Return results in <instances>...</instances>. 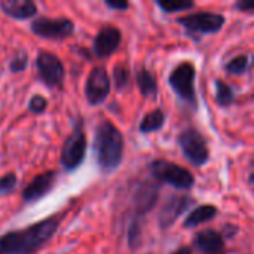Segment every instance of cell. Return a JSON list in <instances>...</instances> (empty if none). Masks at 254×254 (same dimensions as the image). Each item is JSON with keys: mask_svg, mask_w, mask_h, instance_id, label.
Segmentation results:
<instances>
[{"mask_svg": "<svg viewBox=\"0 0 254 254\" xmlns=\"http://www.w3.org/2000/svg\"><path fill=\"white\" fill-rule=\"evenodd\" d=\"M64 214H54L25 229L10 231L0 237V254H36L55 235Z\"/></svg>", "mask_w": 254, "mask_h": 254, "instance_id": "6da1fadb", "label": "cell"}, {"mask_svg": "<svg viewBox=\"0 0 254 254\" xmlns=\"http://www.w3.org/2000/svg\"><path fill=\"white\" fill-rule=\"evenodd\" d=\"M94 149L101 171L104 173L115 171L122 162V156H124L122 132L110 121H101L95 131Z\"/></svg>", "mask_w": 254, "mask_h": 254, "instance_id": "7a4b0ae2", "label": "cell"}, {"mask_svg": "<svg viewBox=\"0 0 254 254\" xmlns=\"http://www.w3.org/2000/svg\"><path fill=\"white\" fill-rule=\"evenodd\" d=\"M150 173L155 180L168 183L177 189H190L193 186V176L189 170L164 159L153 161L150 164Z\"/></svg>", "mask_w": 254, "mask_h": 254, "instance_id": "3957f363", "label": "cell"}, {"mask_svg": "<svg viewBox=\"0 0 254 254\" xmlns=\"http://www.w3.org/2000/svg\"><path fill=\"white\" fill-rule=\"evenodd\" d=\"M86 153V135L80 127H76L73 132L65 138L61 149V165L67 171H74L85 159Z\"/></svg>", "mask_w": 254, "mask_h": 254, "instance_id": "277c9868", "label": "cell"}, {"mask_svg": "<svg viewBox=\"0 0 254 254\" xmlns=\"http://www.w3.org/2000/svg\"><path fill=\"white\" fill-rule=\"evenodd\" d=\"M39 77L48 88H58L63 85L65 77V68L61 60L52 52L40 51L36 58Z\"/></svg>", "mask_w": 254, "mask_h": 254, "instance_id": "5b68a950", "label": "cell"}, {"mask_svg": "<svg viewBox=\"0 0 254 254\" xmlns=\"http://www.w3.org/2000/svg\"><path fill=\"white\" fill-rule=\"evenodd\" d=\"M31 31L43 39L63 40L73 34L74 24L67 18H39L31 22Z\"/></svg>", "mask_w": 254, "mask_h": 254, "instance_id": "8992f818", "label": "cell"}, {"mask_svg": "<svg viewBox=\"0 0 254 254\" xmlns=\"http://www.w3.org/2000/svg\"><path fill=\"white\" fill-rule=\"evenodd\" d=\"M179 143H180V147H182L185 156L195 167H201L208 161L210 152L207 147V141L196 129L183 131L179 137Z\"/></svg>", "mask_w": 254, "mask_h": 254, "instance_id": "52a82bcc", "label": "cell"}, {"mask_svg": "<svg viewBox=\"0 0 254 254\" xmlns=\"http://www.w3.org/2000/svg\"><path fill=\"white\" fill-rule=\"evenodd\" d=\"M110 77L104 67H94L85 83V97L91 106L101 104L110 92Z\"/></svg>", "mask_w": 254, "mask_h": 254, "instance_id": "ba28073f", "label": "cell"}, {"mask_svg": "<svg viewBox=\"0 0 254 254\" xmlns=\"http://www.w3.org/2000/svg\"><path fill=\"white\" fill-rule=\"evenodd\" d=\"M193 79H195V67L190 63H182L171 73L170 85L183 100L193 103L195 101Z\"/></svg>", "mask_w": 254, "mask_h": 254, "instance_id": "9c48e42d", "label": "cell"}, {"mask_svg": "<svg viewBox=\"0 0 254 254\" xmlns=\"http://www.w3.org/2000/svg\"><path fill=\"white\" fill-rule=\"evenodd\" d=\"M179 22L193 33H217L225 24V18L213 12H199L179 18Z\"/></svg>", "mask_w": 254, "mask_h": 254, "instance_id": "30bf717a", "label": "cell"}, {"mask_svg": "<svg viewBox=\"0 0 254 254\" xmlns=\"http://www.w3.org/2000/svg\"><path fill=\"white\" fill-rule=\"evenodd\" d=\"M57 182V173L54 170L45 171L42 174H37L24 189L22 199L25 202H36L45 195H48Z\"/></svg>", "mask_w": 254, "mask_h": 254, "instance_id": "8fae6325", "label": "cell"}, {"mask_svg": "<svg viewBox=\"0 0 254 254\" xmlns=\"http://www.w3.org/2000/svg\"><path fill=\"white\" fill-rule=\"evenodd\" d=\"M121 39H122V36H121L119 28H116L113 25L103 27L98 31V34H97V37L94 40V52H95V55L100 57V58L112 55L118 49V46L121 45Z\"/></svg>", "mask_w": 254, "mask_h": 254, "instance_id": "7c38bea8", "label": "cell"}, {"mask_svg": "<svg viewBox=\"0 0 254 254\" xmlns=\"http://www.w3.org/2000/svg\"><path fill=\"white\" fill-rule=\"evenodd\" d=\"M192 204V199L185 195H174L167 199V202L161 208L159 214V225L162 228L171 226Z\"/></svg>", "mask_w": 254, "mask_h": 254, "instance_id": "4fadbf2b", "label": "cell"}, {"mask_svg": "<svg viewBox=\"0 0 254 254\" xmlns=\"http://www.w3.org/2000/svg\"><path fill=\"white\" fill-rule=\"evenodd\" d=\"M158 201V186L152 182L143 183L134 196L135 204V216H144L149 213Z\"/></svg>", "mask_w": 254, "mask_h": 254, "instance_id": "5bb4252c", "label": "cell"}, {"mask_svg": "<svg viewBox=\"0 0 254 254\" xmlns=\"http://www.w3.org/2000/svg\"><path fill=\"white\" fill-rule=\"evenodd\" d=\"M0 9L4 15L13 19H30L37 13V6L31 0H3Z\"/></svg>", "mask_w": 254, "mask_h": 254, "instance_id": "9a60e30c", "label": "cell"}, {"mask_svg": "<svg viewBox=\"0 0 254 254\" xmlns=\"http://www.w3.org/2000/svg\"><path fill=\"white\" fill-rule=\"evenodd\" d=\"M193 244L199 252L210 254H219L225 247L222 235L211 229H205V231H201L199 234H196Z\"/></svg>", "mask_w": 254, "mask_h": 254, "instance_id": "2e32d148", "label": "cell"}, {"mask_svg": "<svg viewBox=\"0 0 254 254\" xmlns=\"http://www.w3.org/2000/svg\"><path fill=\"white\" fill-rule=\"evenodd\" d=\"M217 214V208L213 205H201L198 208H195L185 220V226L186 228H193L198 226L204 222H208L211 219H214Z\"/></svg>", "mask_w": 254, "mask_h": 254, "instance_id": "e0dca14e", "label": "cell"}, {"mask_svg": "<svg viewBox=\"0 0 254 254\" xmlns=\"http://www.w3.org/2000/svg\"><path fill=\"white\" fill-rule=\"evenodd\" d=\"M137 85L144 97H155L158 92L156 80L153 74L147 71L146 68H141L140 71H137Z\"/></svg>", "mask_w": 254, "mask_h": 254, "instance_id": "ac0fdd59", "label": "cell"}, {"mask_svg": "<svg viewBox=\"0 0 254 254\" xmlns=\"http://www.w3.org/2000/svg\"><path fill=\"white\" fill-rule=\"evenodd\" d=\"M165 122V115L161 109H155L150 113L144 116V119L140 124V131L141 132H153L158 131L164 127Z\"/></svg>", "mask_w": 254, "mask_h": 254, "instance_id": "d6986e66", "label": "cell"}, {"mask_svg": "<svg viewBox=\"0 0 254 254\" xmlns=\"http://www.w3.org/2000/svg\"><path fill=\"white\" fill-rule=\"evenodd\" d=\"M216 89H217V103L222 107H226V106H229L234 101V91L225 82L217 80L216 82Z\"/></svg>", "mask_w": 254, "mask_h": 254, "instance_id": "ffe728a7", "label": "cell"}, {"mask_svg": "<svg viewBox=\"0 0 254 254\" xmlns=\"http://www.w3.org/2000/svg\"><path fill=\"white\" fill-rule=\"evenodd\" d=\"M249 65H250L249 57L247 55H238L226 64V70L229 73H234V74H241L249 68Z\"/></svg>", "mask_w": 254, "mask_h": 254, "instance_id": "44dd1931", "label": "cell"}, {"mask_svg": "<svg viewBox=\"0 0 254 254\" xmlns=\"http://www.w3.org/2000/svg\"><path fill=\"white\" fill-rule=\"evenodd\" d=\"M27 64H28V55L25 51L21 49V51H16L15 55L12 57L9 68L13 73H19V71H24L27 68Z\"/></svg>", "mask_w": 254, "mask_h": 254, "instance_id": "7402d4cb", "label": "cell"}, {"mask_svg": "<svg viewBox=\"0 0 254 254\" xmlns=\"http://www.w3.org/2000/svg\"><path fill=\"white\" fill-rule=\"evenodd\" d=\"M159 7L164 12H177V10H186L195 6L193 1H176V0H168V1H158Z\"/></svg>", "mask_w": 254, "mask_h": 254, "instance_id": "603a6c76", "label": "cell"}, {"mask_svg": "<svg viewBox=\"0 0 254 254\" xmlns=\"http://www.w3.org/2000/svg\"><path fill=\"white\" fill-rule=\"evenodd\" d=\"M113 79H115V85L119 91H122L128 82H129V71L125 65L119 64L115 67V71H113Z\"/></svg>", "mask_w": 254, "mask_h": 254, "instance_id": "cb8c5ba5", "label": "cell"}, {"mask_svg": "<svg viewBox=\"0 0 254 254\" xmlns=\"http://www.w3.org/2000/svg\"><path fill=\"white\" fill-rule=\"evenodd\" d=\"M16 183H18V179L13 173H7L4 176L0 177V193H9L12 192L15 188H16Z\"/></svg>", "mask_w": 254, "mask_h": 254, "instance_id": "d4e9b609", "label": "cell"}, {"mask_svg": "<svg viewBox=\"0 0 254 254\" xmlns=\"http://www.w3.org/2000/svg\"><path fill=\"white\" fill-rule=\"evenodd\" d=\"M46 107H48V100H46L45 97L39 95V94L33 95L31 100H30V103H28V109H30V112H33L34 115L43 113V112L46 110Z\"/></svg>", "mask_w": 254, "mask_h": 254, "instance_id": "484cf974", "label": "cell"}, {"mask_svg": "<svg viewBox=\"0 0 254 254\" xmlns=\"http://www.w3.org/2000/svg\"><path fill=\"white\" fill-rule=\"evenodd\" d=\"M106 4L109 6V7H112V9H116V10H125V9H128V6H129V3L128 1H118V0H106Z\"/></svg>", "mask_w": 254, "mask_h": 254, "instance_id": "4316f807", "label": "cell"}, {"mask_svg": "<svg viewBox=\"0 0 254 254\" xmlns=\"http://www.w3.org/2000/svg\"><path fill=\"white\" fill-rule=\"evenodd\" d=\"M237 7L244 12H254V0H241L237 3Z\"/></svg>", "mask_w": 254, "mask_h": 254, "instance_id": "83f0119b", "label": "cell"}, {"mask_svg": "<svg viewBox=\"0 0 254 254\" xmlns=\"http://www.w3.org/2000/svg\"><path fill=\"white\" fill-rule=\"evenodd\" d=\"M174 254H192V253H190V250H189L188 247H183V249H179V250H177Z\"/></svg>", "mask_w": 254, "mask_h": 254, "instance_id": "f1b7e54d", "label": "cell"}, {"mask_svg": "<svg viewBox=\"0 0 254 254\" xmlns=\"http://www.w3.org/2000/svg\"><path fill=\"white\" fill-rule=\"evenodd\" d=\"M252 183H253V185H254V173H253V174H252Z\"/></svg>", "mask_w": 254, "mask_h": 254, "instance_id": "f546056e", "label": "cell"}]
</instances>
